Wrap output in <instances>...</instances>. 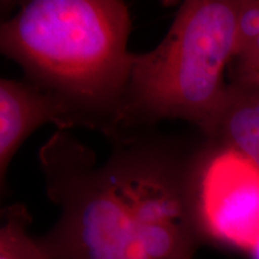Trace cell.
<instances>
[{
	"mask_svg": "<svg viewBox=\"0 0 259 259\" xmlns=\"http://www.w3.org/2000/svg\"><path fill=\"white\" fill-rule=\"evenodd\" d=\"M0 259H47L36 238L29 234L31 215L23 204L2 210Z\"/></svg>",
	"mask_w": 259,
	"mask_h": 259,
	"instance_id": "cell-7",
	"label": "cell"
},
{
	"mask_svg": "<svg viewBox=\"0 0 259 259\" xmlns=\"http://www.w3.org/2000/svg\"><path fill=\"white\" fill-rule=\"evenodd\" d=\"M216 149L212 144L202 186L210 239L259 242V171L234 149Z\"/></svg>",
	"mask_w": 259,
	"mask_h": 259,
	"instance_id": "cell-4",
	"label": "cell"
},
{
	"mask_svg": "<svg viewBox=\"0 0 259 259\" xmlns=\"http://www.w3.org/2000/svg\"><path fill=\"white\" fill-rule=\"evenodd\" d=\"M52 122L61 131L78 127L64 102L28 80L0 79V187L6 191L10 162L23 142L41 125Z\"/></svg>",
	"mask_w": 259,
	"mask_h": 259,
	"instance_id": "cell-5",
	"label": "cell"
},
{
	"mask_svg": "<svg viewBox=\"0 0 259 259\" xmlns=\"http://www.w3.org/2000/svg\"><path fill=\"white\" fill-rule=\"evenodd\" d=\"M245 79H254V80H257V82L259 83V77H255V78H245Z\"/></svg>",
	"mask_w": 259,
	"mask_h": 259,
	"instance_id": "cell-10",
	"label": "cell"
},
{
	"mask_svg": "<svg viewBox=\"0 0 259 259\" xmlns=\"http://www.w3.org/2000/svg\"><path fill=\"white\" fill-rule=\"evenodd\" d=\"M120 0H30L0 27V50L25 80L58 97L77 125L111 138L121 128L135 53Z\"/></svg>",
	"mask_w": 259,
	"mask_h": 259,
	"instance_id": "cell-2",
	"label": "cell"
},
{
	"mask_svg": "<svg viewBox=\"0 0 259 259\" xmlns=\"http://www.w3.org/2000/svg\"><path fill=\"white\" fill-rule=\"evenodd\" d=\"M97 166L93 149L69 131L38 153L58 221L36 238L47 259H194L211 240L203 177L212 144L139 127L109 138Z\"/></svg>",
	"mask_w": 259,
	"mask_h": 259,
	"instance_id": "cell-1",
	"label": "cell"
},
{
	"mask_svg": "<svg viewBox=\"0 0 259 259\" xmlns=\"http://www.w3.org/2000/svg\"><path fill=\"white\" fill-rule=\"evenodd\" d=\"M238 59L241 78L259 77V36Z\"/></svg>",
	"mask_w": 259,
	"mask_h": 259,
	"instance_id": "cell-9",
	"label": "cell"
},
{
	"mask_svg": "<svg viewBox=\"0 0 259 259\" xmlns=\"http://www.w3.org/2000/svg\"><path fill=\"white\" fill-rule=\"evenodd\" d=\"M210 139L245 156L259 171V83L240 78L227 89L226 103Z\"/></svg>",
	"mask_w": 259,
	"mask_h": 259,
	"instance_id": "cell-6",
	"label": "cell"
},
{
	"mask_svg": "<svg viewBox=\"0 0 259 259\" xmlns=\"http://www.w3.org/2000/svg\"><path fill=\"white\" fill-rule=\"evenodd\" d=\"M259 36V0H241L236 19L235 56H241Z\"/></svg>",
	"mask_w": 259,
	"mask_h": 259,
	"instance_id": "cell-8",
	"label": "cell"
},
{
	"mask_svg": "<svg viewBox=\"0 0 259 259\" xmlns=\"http://www.w3.org/2000/svg\"><path fill=\"white\" fill-rule=\"evenodd\" d=\"M240 0H187L161 44L135 53L121 128L180 119L212 135L226 103L223 71L235 56Z\"/></svg>",
	"mask_w": 259,
	"mask_h": 259,
	"instance_id": "cell-3",
	"label": "cell"
}]
</instances>
